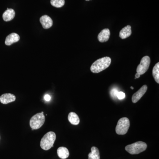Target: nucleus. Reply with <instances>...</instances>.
Wrapping results in <instances>:
<instances>
[{"label":"nucleus","instance_id":"423d86ee","mask_svg":"<svg viewBox=\"0 0 159 159\" xmlns=\"http://www.w3.org/2000/svg\"><path fill=\"white\" fill-rule=\"evenodd\" d=\"M150 62V58L149 56H145L142 57L140 64L137 67V73L140 75L145 74L149 68Z\"/></svg>","mask_w":159,"mask_h":159},{"label":"nucleus","instance_id":"4468645a","mask_svg":"<svg viewBox=\"0 0 159 159\" xmlns=\"http://www.w3.org/2000/svg\"><path fill=\"white\" fill-rule=\"evenodd\" d=\"M57 154L59 157L61 159L67 158L70 155L68 149L64 147H60L57 148Z\"/></svg>","mask_w":159,"mask_h":159},{"label":"nucleus","instance_id":"7ed1b4c3","mask_svg":"<svg viewBox=\"0 0 159 159\" xmlns=\"http://www.w3.org/2000/svg\"><path fill=\"white\" fill-rule=\"evenodd\" d=\"M147 147V144L145 142L139 141L127 145L125 149L131 154H138L146 150Z\"/></svg>","mask_w":159,"mask_h":159},{"label":"nucleus","instance_id":"f257e3e1","mask_svg":"<svg viewBox=\"0 0 159 159\" xmlns=\"http://www.w3.org/2000/svg\"><path fill=\"white\" fill-rule=\"evenodd\" d=\"M111 60L110 57H105L97 60L91 66L90 70L93 73H99L109 66Z\"/></svg>","mask_w":159,"mask_h":159},{"label":"nucleus","instance_id":"20e7f679","mask_svg":"<svg viewBox=\"0 0 159 159\" xmlns=\"http://www.w3.org/2000/svg\"><path fill=\"white\" fill-rule=\"evenodd\" d=\"M45 117L43 112L35 114L33 116L30 120V125L31 129H38L40 128L44 123Z\"/></svg>","mask_w":159,"mask_h":159},{"label":"nucleus","instance_id":"4be33fe9","mask_svg":"<svg viewBox=\"0 0 159 159\" xmlns=\"http://www.w3.org/2000/svg\"><path fill=\"white\" fill-rule=\"evenodd\" d=\"M140 76L141 75H140V74H138V73H136L135 74V79H136V78H139V77H140Z\"/></svg>","mask_w":159,"mask_h":159},{"label":"nucleus","instance_id":"b1692460","mask_svg":"<svg viewBox=\"0 0 159 159\" xmlns=\"http://www.w3.org/2000/svg\"><path fill=\"white\" fill-rule=\"evenodd\" d=\"M86 1H89V0H86Z\"/></svg>","mask_w":159,"mask_h":159},{"label":"nucleus","instance_id":"f8f14e48","mask_svg":"<svg viewBox=\"0 0 159 159\" xmlns=\"http://www.w3.org/2000/svg\"><path fill=\"white\" fill-rule=\"evenodd\" d=\"M15 16V11L13 9L7 8V10L3 13L2 17L5 21H9L13 19Z\"/></svg>","mask_w":159,"mask_h":159},{"label":"nucleus","instance_id":"6ab92c4d","mask_svg":"<svg viewBox=\"0 0 159 159\" xmlns=\"http://www.w3.org/2000/svg\"><path fill=\"white\" fill-rule=\"evenodd\" d=\"M116 97L120 100L124 99L125 97V93L122 92H118L116 94Z\"/></svg>","mask_w":159,"mask_h":159},{"label":"nucleus","instance_id":"f3484780","mask_svg":"<svg viewBox=\"0 0 159 159\" xmlns=\"http://www.w3.org/2000/svg\"><path fill=\"white\" fill-rule=\"evenodd\" d=\"M152 76L157 83H159V62H157L154 66L152 70Z\"/></svg>","mask_w":159,"mask_h":159},{"label":"nucleus","instance_id":"5701e85b","mask_svg":"<svg viewBox=\"0 0 159 159\" xmlns=\"http://www.w3.org/2000/svg\"><path fill=\"white\" fill-rule=\"evenodd\" d=\"M130 88L132 89H134V87H131Z\"/></svg>","mask_w":159,"mask_h":159},{"label":"nucleus","instance_id":"ddd939ff","mask_svg":"<svg viewBox=\"0 0 159 159\" xmlns=\"http://www.w3.org/2000/svg\"><path fill=\"white\" fill-rule=\"evenodd\" d=\"M131 34V27L130 25H127L120 31L119 36L122 39H125L129 37Z\"/></svg>","mask_w":159,"mask_h":159},{"label":"nucleus","instance_id":"1a4fd4ad","mask_svg":"<svg viewBox=\"0 0 159 159\" xmlns=\"http://www.w3.org/2000/svg\"><path fill=\"white\" fill-rule=\"evenodd\" d=\"M39 20L43 29H48L53 25V20L48 16H43Z\"/></svg>","mask_w":159,"mask_h":159},{"label":"nucleus","instance_id":"0eeeda50","mask_svg":"<svg viewBox=\"0 0 159 159\" xmlns=\"http://www.w3.org/2000/svg\"><path fill=\"white\" fill-rule=\"evenodd\" d=\"M148 89V87L146 85H143L139 91L133 95L132 97V101L134 103H136L141 99V98L145 93Z\"/></svg>","mask_w":159,"mask_h":159},{"label":"nucleus","instance_id":"412c9836","mask_svg":"<svg viewBox=\"0 0 159 159\" xmlns=\"http://www.w3.org/2000/svg\"><path fill=\"white\" fill-rule=\"evenodd\" d=\"M44 99L46 100V101H49L50 100H51V97L50 95H46L45 96H44Z\"/></svg>","mask_w":159,"mask_h":159},{"label":"nucleus","instance_id":"6e6552de","mask_svg":"<svg viewBox=\"0 0 159 159\" xmlns=\"http://www.w3.org/2000/svg\"><path fill=\"white\" fill-rule=\"evenodd\" d=\"M16 99V97L13 94L5 93L3 94L0 97V102L4 104H8L10 102H14Z\"/></svg>","mask_w":159,"mask_h":159},{"label":"nucleus","instance_id":"9b49d317","mask_svg":"<svg viewBox=\"0 0 159 159\" xmlns=\"http://www.w3.org/2000/svg\"><path fill=\"white\" fill-rule=\"evenodd\" d=\"M20 36L16 33H12L6 38L5 44L6 45L10 46L14 43L17 42L20 40Z\"/></svg>","mask_w":159,"mask_h":159},{"label":"nucleus","instance_id":"9d476101","mask_svg":"<svg viewBox=\"0 0 159 159\" xmlns=\"http://www.w3.org/2000/svg\"><path fill=\"white\" fill-rule=\"evenodd\" d=\"M110 31L108 29H103L98 35V39L101 43L106 42L109 39Z\"/></svg>","mask_w":159,"mask_h":159},{"label":"nucleus","instance_id":"f03ea898","mask_svg":"<svg viewBox=\"0 0 159 159\" xmlns=\"http://www.w3.org/2000/svg\"><path fill=\"white\" fill-rule=\"evenodd\" d=\"M56 138V134L54 132L50 131L47 133L41 140V147L44 150L51 149L53 147Z\"/></svg>","mask_w":159,"mask_h":159},{"label":"nucleus","instance_id":"aec40b11","mask_svg":"<svg viewBox=\"0 0 159 159\" xmlns=\"http://www.w3.org/2000/svg\"><path fill=\"white\" fill-rule=\"evenodd\" d=\"M119 91L116 89H113L111 91V96L112 97H113V98H115V97H116V94Z\"/></svg>","mask_w":159,"mask_h":159},{"label":"nucleus","instance_id":"2eb2a0df","mask_svg":"<svg viewBox=\"0 0 159 159\" xmlns=\"http://www.w3.org/2000/svg\"><path fill=\"white\" fill-rule=\"evenodd\" d=\"M68 119L69 122H70L71 124H72V125H78L80 122L78 115L73 112H71L69 113Z\"/></svg>","mask_w":159,"mask_h":159},{"label":"nucleus","instance_id":"dca6fc26","mask_svg":"<svg viewBox=\"0 0 159 159\" xmlns=\"http://www.w3.org/2000/svg\"><path fill=\"white\" fill-rule=\"evenodd\" d=\"M89 159H100V154L98 148L96 147H92L91 152L88 155Z\"/></svg>","mask_w":159,"mask_h":159},{"label":"nucleus","instance_id":"39448f33","mask_svg":"<svg viewBox=\"0 0 159 159\" xmlns=\"http://www.w3.org/2000/svg\"><path fill=\"white\" fill-rule=\"evenodd\" d=\"M130 126L129 119L126 117L119 120L116 128V133L119 135H124L127 133Z\"/></svg>","mask_w":159,"mask_h":159},{"label":"nucleus","instance_id":"a211bd4d","mask_svg":"<svg viewBox=\"0 0 159 159\" xmlns=\"http://www.w3.org/2000/svg\"><path fill=\"white\" fill-rule=\"evenodd\" d=\"M65 0H51V5L56 8H61L65 5Z\"/></svg>","mask_w":159,"mask_h":159}]
</instances>
